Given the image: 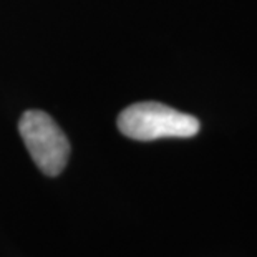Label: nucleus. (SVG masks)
Segmentation results:
<instances>
[{"label":"nucleus","mask_w":257,"mask_h":257,"mask_svg":"<svg viewBox=\"0 0 257 257\" xmlns=\"http://www.w3.org/2000/svg\"><path fill=\"white\" fill-rule=\"evenodd\" d=\"M119 131L136 141L161 138H191L199 133L201 124L193 114L181 113L156 101L135 103L119 113Z\"/></svg>","instance_id":"obj_1"},{"label":"nucleus","mask_w":257,"mask_h":257,"mask_svg":"<svg viewBox=\"0 0 257 257\" xmlns=\"http://www.w3.org/2000/svg\"><path fill=\"white\" fill-rule=\"evenodd\" d=\"M19 131L37 168L47 176H58L68 163L70 143L55 119L40 110L25 111Z\"/></svg>","instance_id":"obj_2"}]
</instances>
